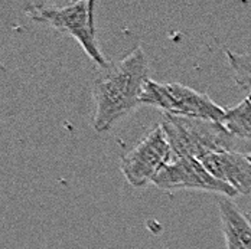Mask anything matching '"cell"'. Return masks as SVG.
I'll return each mask as SVG.
<instances>
[{
  "label": "cell",
  "instance_id": "cell-1",
  "mask_svg": "<svg viewBox=\"0 0 251 249\" xmlns=\"http://www.w3.org/2000/svg\"><path fill=\"white\" fill-rule=\"evenodd\" d=\"M149 79V62L142 48H134L114 65L108 64L93 84L96 131L111 130L117 121L142 105V94Z\"/></svg>",
  "mask_w": 251,
  "mask_h": 249
},
{
  "label": "cell",
  "instance_id": "cell-2",
  "mask_svg": "<svg viewBox=\"0 0 251 249\" xmlns=\"http://www.w3.org/2000/svg\"><path fill=\"white\" fill-rule=\"evenodd\" d=\"M26 15L36 23L48 25L64 35L73 36L97 65L102 69L108 67L97 42L96 1L79 0L64 6L30 3L26 7Z\"/></svg>",
  "mask_w": 251,
  "mask_h": 249
},
{
  "label": "cell",
  "instance_id": "cell-3",
  "mask_svg": "<svg viewBox=\"0 0 251 249\" xmlns=\"http://www.w3.org/2000/svg\"><path fill=\"white\" fill-rule=\"evenodd\" d=\"M160 127L175 158H197L228 151L232 136L220 123L163 114Z\"/></svg>",
  "mask_w": 251,
  "mask_h": 249
},
{
  "label": "cell",
  "instance_id": "cell-4",
  "mask_svg": "<svg viewBox=\"0 0 251 249\" xmlns=\"http://www.w3.org/2000/svg\"><path fill=\"white\" fill-rule=\"evenodd\" d=\"M142 104L156 107L162 110L163 114L200 118L220 124L226 114V110L215 104L206 94L177 82L163 84L149 79L142 94Z\"/></svg>",
  "mask_w": 251,
  "mask_h": 249
},
{
  "label": "cell",
  "instance_id": "cell-5",
  "mask_svg": "<svg viewBox=\"0 0 251 249\" xmlns=\"http://www.w3.org/2000/svg\"><path fill=\"white\" fill-rule=\"evenodd\" d=\"M172 150L160 125L122 158V173L133 187H145L172 161Z\"/></svg>",
  "mask_w": 251,
  "mask_h": 249
},
{
  "label": "cell",
  "instance_id": "cell-6",
  "mask_svg": "<svg viewBox=\"0 0 251 249\" xmlns=\"http://www.w3.org/2000/svg\"><path fill=\"white\" fill-rule=\"evenodd\" d=\"M154 186L163 190H203L223 195L226 198L238 196L228 184L217 180L197 158H175L157 175Z\"/></svg>",
  "mask_w": 251,
  "mask_h": 249
},
{
  "label": "cell",
  "instance_id": "cell-7",
  "mask_svg": "<svg viewBox=\"0 0 251 249\" xmlns=\"http://www.w3.org/2000/svg\"><path fill=\"white\" fill-rule=\"evenodd\" d=\"M200 161L217 180L232 187L238 195L251 193V163L246 154L228 150L212 153Z\"/></svg>",
  "mask_w": 251,
  "mask_h": 249
},
{
  "label": "cell",
  "instance_id": "cell-8",
  "mask_svg": "<svg viewBox=\"0 0 251 249\" xmlns=\"http://www.w3.org/2000/svg\"><path fill=\"white\" fill-rule=\"evenodd\" d=\"M226 249H251V221L226 198L218 200Z\"/></svg>",
  "mask_w": 251,
  "mask_h": 249
},
{
  "label": "cell",
  "instance_id": "cell-9",
  "mask_svg": "<svg viewBox=\"0 0 251 249\" xmlns=\"http://www.w3.org/2000/svg\"><path fill=\"white\" fill-rule=\"evenodd\" d=\"M221 125L232 137L251 140V91L240 104L226 108Z\"/></svg>",
  "mask_w": 251,
  "mask_h": 249
},
{
  "label": "cell",
  "instance_id": "cell-10",
  "mask_svg": "<svg viewBox=\"0 0 251 249\" xmlns=\"http://www.w3.org/2000/svg\"><path fill=\"white\" fill-rule=\"evenodd\" d=\"M226 59L232 76L238 87L246 92L251 91V53H238L234 50H226Z\"/></svg>",
  "mask_w": 251,
  "mask_h": 249
},
{
  "label": "cell",
  "instance_id": "cell-11",
  "mask_svg": "<svg viewBox=\"0 0 251 249\" xmlns=\"http://www.w3.org/2000/svg\"><path fill=\"white\" fill-rule=\"evenodd\" d=\"M247 158H249V161L251 163V154H247Z\"/></svg>",
  "mask_w": 251,
  "mask_h": 249
},
{
  "label": "cell",
  "instance_id": "cell-12",
  "mask_svg": "<svg viewBox=\"0 0 251 249\" xmlns=\"http://www.w3.org/2000/svg\"><path fill=\"white\" fill-rule=\"evenodd\" d=\"M247 215H249V216L251 218V207H250V210H249V213H247Z\"/></svg>",
  "mask_w": 251,
  "mask_h": 249
},
{
  "label": "cell",
  "instance_id": "cell-13",
  "mask_svg": "<svg viewBox=\"0 0 251 249\" xmlns=\"http://www.w3.org/2000/svg\"><path fill=\"white\" fill-rule=\"evenodd\" d=\"M249 218H250V216H249ZM250 221H251V218H250Z\"/></svg>",
  "mask_w": 251,
  "mask_h": 249
}]
</instances>
